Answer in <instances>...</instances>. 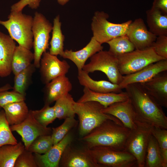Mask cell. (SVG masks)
<instances>
[{
  "label": "cell",
  "instance_id": "6da1fadb",
  "mask_svg": "<svg viewBox=\"0 0 167 167\" xmlns=\"http://www.w3.org/2000/svg\"><path fill=\"white\" fill-rule=\"evenodd\" d=\"M124 88L135 110L136 121L167 129V117L162 106L139 83L128 84Z\"/></svg>",
  "mask_w": 167,
  "mask_h": 167
},
{
  "label": "cell",
  "instance_id": "7a4b0ae2",
  "mask_svg": "<svg viewBox=\"0 0 167 167\" xmlns=\"http://www.w3.org/2000/svg\"><path fill=\"white\" fill-rule=\"evenodd\" d=\"M131 131L121 122L108 119L84 136L81 140L86 143L88 148L101 146L124 150Z\"/></svg>",
  "mask_w": 167,
  "mask_h": 167
},
{
  "label": "cell",
  "instance_id": "3957f363",
  "mask_svg": "<svg viewBox=\"0 0 167 167\" xmlns=\"http://www.w3.org/2000/svg\"><path fill=\"white\" fill-rule=\"evenodd\" d=\"M105 107L96 101L83 103L75 102L74 106L75 114L79 120V133L84 136L108 119L121 122L115 117L103 113Z\"/></svg>",
  "mask_w": 167,
  "mask_h": 167
},
{
  "label": "cell",
  "instance_id": "277c9868",
  "mask_svg": "<svg viewBox=\"0 0 167 167\" xmlns=\"http://www.w3.org/2000/svg\"><path fill=\"white\" fill-rule=\"evenodd\" d=\"M8 18L6 21L0 20V24L5 27L10 36L19 45L30 50L33 46V18L20 11H11Z\"/></svg>",
  "mask_w": 167,
  "mask_h": 167
},
{
  "label": "cell",
  "instance_id": "5b68a950",
  "mask_svg": "<svg viewBox=\"0 0 167 167\" xmlns=\"http://www.w3.org/2000/svg\"><path fill=\"white\" fill-rule=\"evenodd\" d=\"M109 17L108 14L104 11H96L92 19L93 37L101 44L126 35L128 26L132 21L130 20L120 24L113 23L108 20Z\"/></svg>",
  "mask_w": 167,
  "mask_h": 167
},
{
  "label": "cell",
  "instance_id": "8992f818",
  "mask_svg": "<svg viewBox=\"0 0 167 167\" xmlns=\"http://www.w3.org/2000/svg\"><path fill=\"white\" fill-rule=\"evenodd\" d=\"M88 148L100 167H133L137 166L135 157L125 151L101 146Z\"/></svg>",
  "mask_w": 167,
  "mask_h": 167
},
{
  "label": "cell",
  "instance_id": "52a82bcc",
  "mask_svg": "<svg viewBox=\"0 0 167 167\" xmlns=\"http://www.w3.org/2000/svg\"><path fill=\"white\" fill-rule=\"evenodd\" d=\"M117 57L118 69L122 75L135 73L151 63L164 59L157 54L152 47L135 49Z\"/></svg>",
  "mask_w": 167,
  "mask_h": 167
},
{
  "label": "cell",
  "instance_id": "ba28073f",
  "mask_svg": "<svg viewBox=\"0 0 167 167\" xmlns=\"http://www.w3.org/2000/svg\"><path fill=\"white\" fill-rule=\"evenodd\" d=\"M82 70L88 74L96 71H101L110 82L114 84H119L122 79L123 75L118 69L117 57L109 51L102 50L94 54Z\"/></svg>",
  "mask_w": 167,
  "mask_h": 167
},
{
  "label": "cell",
  "instance_id": "9c48e42d",
  "mask_svg": "<svg viewBox=\"0 0 167 167\" xmlns=\"http://www.w3.org/2000/svg\"><path fill=\"white\" fill-rule=\"evenodd\" d=\"M136 128L131 131L125 143L124 150L135 158L138 167H144L147 148L152 126L136 121Z\"/></svg>",
  "mask_w": 167,
  "mask_h": 167
},
{
  "label": "cell",
  "instance_id": "30bf717a",
  "mask_svg": "<svg viewBox=\"0 0 167 167\" xmlns=\"http://www.w3.org/2000/svg\"><path fill=\"white\" fill-rule=\"evenodd\" d=\"M51 23L41 13H35L33 18L32 31L34 50L33 64L39 68L43 54L49 49L50 33L52 30Z\"/></svg>",
  "mask_w": 167,
  "mask_h": 167
},
{
  "label": "cell",
  "instance_id": "8fae6325",
  "mask_svg": "<svg viewBox=\"0 0 167 167\" xmlns=\"http://www.w3.org/2000/svg\"><path fill=\"white\" fill-rule=\"evenodd\" d=\"M10 127L12 131H15L21 136L26 150L38 137L50 135L52 131L50 128L43 126L35 119L31 110H29L28 115L23 122Z\"/></svg>",
  "mask_w": 167,
  "mask_h": 167
},
{
  "label": "cell",
  "instance_id": "7c38bea8",
  "mask_svg": "<svg viewBox=\"0 0 167 167\" xmlns=\"http://www.w3.org/2000/svg\"><path fill=\"white\" fill-rule=\"evenodd\" d=\"M70 67L66 61H61L57 56L45 52L41 59L39 67L42 82L45 84L56 78L66 75Z\"/></svg>",
  "mask_w": 167,
  "mask_h": 167
},
{
  "label": "cell",
  "instance_id": "4fadbf2b",
  "mask_svg": "<svg viewBox=\"0 0 167 167\" xmlns=\"http://www.w3.org/2000/svg\"><path fill=\"white\" fill-rule=\"evenodd\" d=\"M126 35L135 49L140 50L150 47L157 36L148 29L141 18L135 19L129 24Z\"/></svg>",
  "mask_w": 167,
  "mask_h": 167
},
{
  "label": "cell",
  "instance_id": "5bb4252c",
  "mask_svg": "<svg viewBox=\"0 0 167 167\" xmlns=\"http://www.w3.org/2000/svg\"><path fill=\"white\" fill-rule=\"evenodd\" d=\"M59 166L64 167H100L90 153L88 148H74L69 144L63 153Z\"/></svg>",
  "mask_w": 167,
  "mask_h": 167
},
{
  "label": "cell",
  "instance_id": "9a60e30c",
  "mask_svg": "<svg viewBox=\"0 0 167 167\" xmlns=\"http://www.w3.org/2000/svg\"><path fill=\"white\" fill-rule=\"evenodd\" d=\"M102 111L116 118L131 131L136 127V113L129 98L125 101L114 103L104 107Z\"/></svg>",
  "mask_w": 167,
  "mask_h": 167
},
{
  "label": "cell",
  "instance_id": "2e32d148",
  "mask_svg": "<svg viewBox=\"0 0 167 167\" xmlns=\"http://www.w3.org/2000/svg\"><path fill=\"white\" fill-rule=\"evenodd\" d=\"M167 71V59L151 63L135 73L123 76L119 84L122 89L128 84L146 82L159 73Z\"/></svg>",
  "mask_w": 167,
  "mask_h": 167
},
{
  "label": "cell",
  "instance_id": "e0dca14e",
  "mask_svg": "<svg viewBox=\"0 0 167 167\" xmlns=\"http://www.w3.org/2000/svg\"><path fill=\"white\" fill-rule=\"evenodd\" d=\"M72 140L71 135L67 133L60 141L54 145L43 154L35 153L34 157L38 167H58L63 153Z\"/></svg>",
  "mask_w": 167,
  "mask_h": 167
},
{
  "label": "cell",
  "instance_id": "ac0fdd59",
  "mask_svg": "<svg viewBox=\"0 0 167 167\" xmlns=\"http://www.w3.org/2000/svg\"><path fill=\"white\" fill-rule=\"evenodd\" d=\"M162 107L167 108V72H161L150 80L139 83Z\"/></svg>",
  "mask_w": 167,
  "mask_h": 167
},
{
  "label": "cell",
  "instance_id": "d6986e66",
  "mask_svg": "<svg viewBox=\"0 0 167 167\" xmlns=\"http://www.w3.org/2000/svg\"><path fill=\"white\" fill-rule=\"evenodd\" d=\"M92 36L88 44L81 49L75 51L66 49L61 57L72 61L76 66L78 71H80L82 70L89 58L103 50V47Z\"/></svg>",
  "mask_w": 167,
  "mask_h": 167
},
{
  "label": "cell",
  "instance_id": "ffe728a7",
  "mask_svg": "<svg viewBox=\"0 0 167 167\" xmlns=\"http://www.w3.org/2000/svg\"><path fill=\"white\" fill-rule=\"evenodd\" d=\"M16 46L9 35L0 31V77H7L12 72L11 63Z\"/></svg>",
  "mask_w": 167,
  "mask_h": 167
},
{
  "label": "cell",
  "instance_id": "44dd1931",
  "mask_svg": "<svg viewBox=\"0 0 167 167\" xmlns=\"http://www.w3.org/2000/svg\"><path fill=\"white\" fill-rule=\"evenodd\" d=\"M72 84L69 78L63 75L55 78L45 84L44 89L45 104L50 105L69 93Z\"/></svg>",
  "mask_w": 167,
  "mask_h": 167
},
{
  "label": "cell",
  "instance_id": "7402d4cb",
  "mask_svg": "<svg viewBox=\"0 0 167 167\" xmlns=\"http://www.w3.org/2000/svg\"><path fill=\"white\" fill-rule=\"evenodd\" d=\"M83 94L77 101L83 103L89 101H96L100 103L105 107L114 103L125 101L129 98L126 92L119 93H101L95 92L84 87Z\"/></svg>",
  "mask_w": 167,
  "mask_h": 167
},
{
  "label": "cell",
  "instance_id": "603a6c76",
  "mask_svg": "<svg viewBox=\"0 0 167 167\" xmlns=\"http://www.w3.org/2000/svg\"><path fill=\"white\" fill-rule=\"evenodd\" d=\"M78 79L81 85L95 92L118 93L122 92V89L119 84L105 80H94L83 70L78 71Z\"/></svg>",
  "mask_w": 167,
  "mask_h": 167
},
{
  "label": "cell",
  "instance_id": "cb8c5ba5",
  "mask_svg": "<svg viewBox=\"0 0 167 167\" xmlns=\"http://www.w3.org/2000/svg\"><path fill=\"white\" fill-rule=\"evenodd\" d=\"M146 13L149 31L157 36H167V14L152 7Z\"/></svg>",
  "mask_w": 167,
  "mask_h": 167
},
{
  "label": "cell",
  "instance_id": "d4e9b609",
  "mask_svg": "<svg viewBox=\"0 0 167 167\" xmlns=\"http://www.w3.org/2000/svg\"><path fill=\"white\" fill-rule=\"evenodd\" d=\"M9 125L19 124L27 118L29 110L24 101L7 104L2 108Z\"/></svg>",
  "mask_w": 167,
  "mask_h": 167
},
{
  "label": "cell",
  "instance_id": "484cf974",
  "mask_svg": "<svg viewBox=\"0 0 167 167\" xmlns=\"http://www.w3.org/2000/svg\"><path fill=\"white\" fill-rule=\"evenodd\" d=\"M34 55L30 49L16 46L13 57L11 69L14 75L25 69L32 64Z\"/></svg>",
  "mask_w": 167,
  "mask_h": 167
},
{
  "label": "cell",
  "instance_id": "4316f807",
  "mask_svg": "<svg viewBox=\"0 0 167 167\" xmlns=\"http://www.w3.org/2000/svg\"><path fill=\"white\" fill-rule=\"evenodd\" d=\"M24 149L21 142L0 147V167H14L17 158Z\"/></svg>",
  "mask_w": 167,
  "mask_h": 167
},
{
  "label": "cell",
  "instance_id": "83f0119b",
  "mask_svg": "<svg viewBox=\"0 0 167 167\" xmlns=\"http://www.w3.org/2000/svg\"><path fill=\"white\" fill-rule=\"evenodd\" d=\"M61 23L60 16L57 15L54 19L53 26L52 37L50 42V47L49 53L53 55L62 56L64 51V42L65 36L62 33L61 28Z\"/></svg>",
  "mask_w": 167,
  "mask_h": 167
},
{
  "label": "cell",
  "instance_id": "f1b7e54d",
  "mask_svg": "<svg viewBox=\"0 0 167 167\" xmlns=\"http://www.w3.org/2000/svg\"><path fill=\"white\" fill-rule=\"evenodd\" d=\"M145 167H164L158 143L152 134L149 139L145 157Z\"/></svg>",
  "mask_w": 167,
  "mask_h": 167
},
{
  "label": "cell",
  "instance_id": "f546056e",
  "mask_svg": "<svg viewBox=\"0 0 167 167\" xmlns=\"http://www.w3.org/2000/svg\"><path fill=\"white\" fill-rule=\"evenodd\" d=\"M55 101L53 106L57 118L62 119L75 117V113L74 106L75 101L69 93Z\"/></svg>",
  "mask_w": 167,
  "mask_h": 167
},
{
  "label": "cell",
  "instance_id": "4dcf8cb0",
  "mask_svg": "<svg viewBox=\"0 0 167 167\" xmlns=\"http://www.w3.org/2000/svg\"><path fill=\"white\" fill-rule=\"evenodd\" d=\"M36 67L33 63L15 75L13 91L25 96Z\"/></svg>",
  "mask_w": 167,
  "mask_h": 167
},
{
  "label": "cell",
  "instance_id": "1f68e13d",
  "mask_svg": "<svg viewBox=\"0 0 167 167\" xmlns=\"http://www.w3.org/2000/svg\"><path fill=\"white\" fill-rule=\"evenodd\" d=\"M107 43L109 46V51L116 56L131 52L135 49L126 35L115 37Z\"/></svg>",
  "mask_w": 167,
  "mask_h": 167
},
{
  "label": "cell",
  "instance_id": "d6a6232c",
  "mask_svg": "<svg viewBox=\"0 0 167 167\" xmlns=\"http://www.w3.org/2000/svg\"><path fill=\"white\" fill-rule=\"evenodd\" d=\"M17 143L6 119L3 109L0 110V147L7 144H15Z\"/></svg>",
  "mask_w": 167,
  "mask_h": 167
},
{
  "label": "cell",
  "instance_id": "836d02e7",
  "mask_svg": "<svg viewBox=\"0 0 167 167\" xmlns=\"http://www.w3.org/2000/svg\"><path fill=\"white\" fill-rule=\"evenodd\" d=\"M65 120L60 126L52 129L51 137L53 145L62 140L69 131L76 126L77 124V121L75 118V117L67 118Z\"/></svg>",
  "mask_w": 167,
  "mask_h": 167
},
{
  "label": "cell",
  "instance_id": "e575fe53",
  "mask_svg": "<svg viewBox=\"0 0 167 167\" xmlns=\"http://www.w3.org/2000/svg\"><path fill=\"white\" fill-rule=\"evenodd\" d=\"M32 114L35 119L41 125L47 127L56 118L54 106L45 104L41 109L32 110Z\"/></svg>",
  "mask_w": 167,
  "mask_h": 167
},
{
  "label": "cell",
  "instance_id": "d590c367",
  "mask_svg": "<svg viewBox=\"0 0 167 167\" xmlns=\"http://www.w3.org/2000/svg\"><path fill=\"white\" fill-rule=\"evenodd\" d=\"M53 145L51 135H44L36 138L30 145L27 150L32 152L44 154Z\"/></svg>",
  "mask_w": 167,
  "mask_h": 167
},
{
  "label": "cell",
  "instance_id": "8d00e7d4",
  "mask_svg": "<svg viewBox=\"0 0 167 167\" xmlns=\"http://www.w3.org/2000/svg\"><path fill=\"white\" fill-rule=\"evenodd\" d=\"M152 134L156 139L162 156L164 167H167V130L153 127Z\"/></svg>",
  "mask_w": 167,
  "mask_h": 167
},
{
  "label": "cell",
  "instance_id": "74e56055",
  "mask_svg": "<svg viewBox=\"0 0 167 167\" xmlns=\"http://www.w3.org/2000/svg\"><path fill=\"white\" fill-rule=\"evenodd\" d=\"M25 96L14 91L0 92V107L12 103L24 101Z\"/></svg>",
  "mask_w": 167,
  "mask_h": 167
},
{
  "label": "cell",
  "instance_id": "f35d334b",
  "mask_svg": "<svg viewBox=\"0 0 167 167\" xmlns=\"http://www.w3.org/2000/svg\"><path fill=\"white\" fill-rule=\"evenodd\" d=\"M37 167L32 153L25 149L18 156L14 166V167Z\"/></svg>",
  "mask_w": 167,
  "mask_h": 167
},
{
  "label": "cell",
  "instance_id": "ab89813d",
  "mask_svg": "<svg viewBox=\"0 0 167 167\" xmlns=\"http://www.w3.org/2000/svg\"><path fill=\"white\" fill-rule=\"evenodd\" d=\"M151 47L157 55L164 59H167V36H157Z\"/></svg>",
  "mask_w": 167,
  "mask_h": 167
},
{
  "label": "cell",
  "instance_id": "60d3db41",
  "mask_svg": "<svg viewBox=\"0 0 167 167\" xmlns=\"http://www.w3.org/2000/svg\"><path fill=\"white\" fill-rule=\"evenodd\" d=\"M41 0H20L11 6V11H22L26 6L32 9H36L39 6Z\"/></svg>",
  "mask_w": 167,
  "mask_h": 167
},
{
  "label": "cell",
  "instance_id": "b9f144b4",
  "mask_svg": "<svg viewBox=\"0 0 167 167\" xmlns=\"http://www.w3.org/2000/svg\"><path fill=\"white\" fill-rule=\"evenodd\" d=\"M152 7L167 14V0H153Z\"/></svg>",
  "mask_w": 167,
  "mask_h": 167
},
{
  "label": "cell",
  "instance_id": "7bdbcfd3",
  "mask_svg": "<svg viewBox=\"0 0 167 167\" xmlns=\"http://www.w3.org/2000/svg\"><path fill=\"white\" fill-rule=\"evenodd\" d=\"M12 89H13V87L9 84H7L0 87V92L9 90Z\"/></svg>",
  "mask_w": 167,
  "mask_h": 167
},
{
  "label": "cell",
  "instance_id": "ee69618b",
  "mask_svg": "<svg viewBox=\"0 0 167 167\" xmlns=\"http://www.w3.org/2000/svg\"><path fill=\"white\" fill-rule=\"evenodd\" d=\"M69 0H57L58 4L62 6L66 4Z\"/></svg>",
  "mask_w": 167,
  "mask_h": 167
},
{
  "label": "cell",
  "instance_id": "f6af8a7d",
  "mask_svg": "<svg viewBox=\"0 0 167 167\" xmlns=\"http://www.w3.org/2000/svg\"><path fill=\"white\" fill-rule=\"evenodd\" d=\"M1 108L0 107V110L1 109Z\"/></svg>",
  "mask_w": 167,
  "mask_h": 167
}]
</instances>
